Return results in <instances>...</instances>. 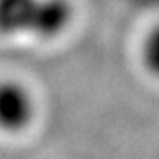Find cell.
Returning <instances> with one entry per match:
<instances>
[{"instance_id": "6da1fadb", "label": "cell", "mask_w": 159, "mask_h": 159, "mask_svg": "<svg viewBox=\"0 0 159 159\" xmlns=\"http://www.w3.org/2000/svg\"><path fill=\"white\" fill-rule=\"evenodd\" d=\"M73 16L69 0H0V35L53 39L67 30Z\"/></svg>"}, {"instance_id": "7a4b0ae2", "label": "cell", "mask_w": 159, "mask_h": 159, "mask_svg": "<svg viewBox=\"0 0 159 159\" xmlns=\"http://www.w3.org/2000/svg\"><path fill=\"white\" fill-rule=\"evenodd\" d=\"M35 104L30 90L20 81H0V129L6 133H20L34 120Z\"/></svg>"}, {"instance_id": "3957f363", "label": "cell", "mask_w": 159, "mask_h": 159, "mask_svg": "<svg viewBox=\"0 0 159 159\" xmlns=\"http://www.w3.org/2000/svg\"><path fill=\"white\" fill-rule=\"evenodd\" d=\"M142 64L150 76L159 80V21L152 25L142 41Z\"/></svg>"}]
</instances>
